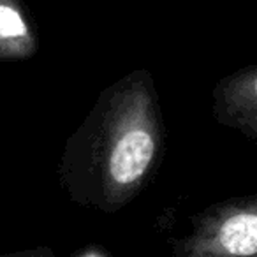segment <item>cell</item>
<instances>
[{
    "label": "cell",
    "mask_w": 257,
    "mask_h": 257,
    "mask_svg": "<svg viewBox=\"0 0 257 257\" xmlns=\"http://www.w3.org/2000/svg\"><path fill=\"white\" fill-rule=\"evenodd\" d=\"M0 257H57V255H55L53 250L48 248V246H37V248L20 250V252L0 253Z\"/></svg>",
    "instance_id": "obj_5"
},
{
    "label": "cell",
    "mask_w": 257,
    "mask_h": 257,
    "mask_svg": "<svg viewBox=\"0 0 257 257\" xmlns=\"http://www.w3.org/2000/svg\"><path fill=\"white\" fill-rule=\"evenodd\" d=\"M166 150V125L152 74L128 72L107 86L67 140L60 182L72 201L116 213L154 180Z\"/></svg>",
    "instance_id": "obj_1"
},
{
    "label": "cell",
    "mask_w": 257,
    "mask_h": 257,
    "mask_svg": "<svg viewBox=\"0 0 257 257\" xmlns=\"http://www.w3.org/2000/svg\"><path fill=\"white\" fill-rule=\"evenodd\" d=\"M171 257H257V194L220 201L192 217Z\"/></svg>",
    "instance_id": "obj_2"
},
{
    "label": "cell",
    "mask_w": 257,
    "mask_h": 257,
    "mask_svg": "<svg viewBox=\"0 0 257 257\" xmlns=\"http://www.w3.org/2000/svg\"><path fill=\"white\" fill-rule=\"evenodd\" d=\"M211 97L215 120L257 143V64L222 78Z\"/></svg>",
    "instance_id": "obj_3"
},
{
    "label": "cell",
    "mask_w": 257,
    "mask_h": 257,
    "mask_svg": "<svg viewBox=\"0 0 257 257\" xmlns=\"http://www.w3.org/2000/svg\"><path fill=\"white\" fill-rule=\"evenodd\" d=\"M37 46L29 9L22 0H0V60H25Z\"/></svg>",
    "instance_id": "obj_4"
}]
</instances>
